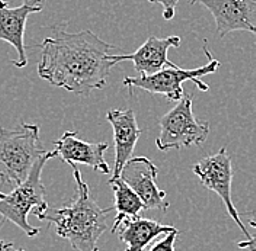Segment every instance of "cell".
<instances>
[{
  "instance_id": "1",
  "label": "cell",
  "mask_w": 256,
  "mask_h": 251,
  "mask_svg": "<svg viewBox=\"0 0 256 251\" xmlns=\"http://www.w3.org/2000/svg\"><path fill=\"white\" fill-rule=\"evenodd\" d=\"M51 33L41 44L38 76L79 96L104 89L115 67L110 52L118 47L105 42L89 29L70 33L66 23L52 26Z\"/></svg>"
},
{
  "instance_id": "2",
  "label": "cell",
  "mask_w": 256,
  "mask_h": 251,
  "mask_svg": "<svg viewBox=\"0 0 256 251\" xmlns=\"http://www.w3.org/2000/svg\"><path fill=\"white\" fill-rule=\"evenodd\" d=\"M76 180V198L63 208H48L38 220L56 225L57 236L70 241L78 251H99L98 241L108 230L106 217L114 209L100 208L90 195L89 185L83 180L76 164H70Z\"/></svg>"
},
{
  "instance_id": "3",
  "label": "cell",
  "mask_w": 256,
  "mask_h": 251,
  "mask_svg": "<svg viewBox=\"0 0 256 251\" xmlns=\"http://www.w3.org/2000/svg\"><path fill=\"white\" fill-rule=\"evenodd\" d=\"M47 153L40 138V126L20 124L15 129L0 126V182L20 185L38 158Z\"/></svg>"
},
{
  "instance_id": "4",
  "label": "cell",
  "mask_w": 256,
  "mask_h": 251,
  "mask_svg": "<svg viewBox=\"0 0 256 251\" xmlns=\"http://www.w3.org/2000/svg\"><path fill=\"white\" fill-rule=\"evenodd\" d=\"M57 151H47L41 158L36 160L28 177L14 188L3 199H0V215L2 225L6 221L14 222L28 237H35L41 233L40 228L34 227L28 222L30 212L36 217L47 211V189L42 182V170L50 158L57 157Z\"/></svg>"
},
{
  "instance_id": "5",
  "label": "cell",
  "mask_w": 256,
  "mask_h": 251,
  "mask_svg": "<svg viewBox=\"0 0 256 251\" xmlns=\"http://www.w3.org/2000/svg\"><path fill=\"white\" fill-rule=\"evenodd\" d=\"M204 52L208 57V64L192 68V70H185L180 67H166L160 70L154 74L150 76H140V77H126L122 84L130 89V93H132V89H143L146 92L152 94H163L169 100L179 102L182 100L184 96V87L182 84L185 81H194L200 90L208 92L210 86L207 83H202L201 79L206 77L208 74L216 73L222 63L212 57L211 51L208 49V42L204 41Z\"/></svg>"
},
{
  "instance_id": "6",
  "label": "cell",
  "mask_w": 256,
  "mask_h": 251,
  "mask_svg": "<svg viewBox=\"0 0 256 251\" xmlns=\"http://www.w3.org/2000/svg\"><path fill=\"white\" fill-rule=\"evenodd\" d=\"M160 134L156 145L160 151L201 145L210 135V122L198 121L192 110V97L186 96L159 119Z\"/></svg>"
},
{
  "instance_id": "7",
  "label": "cell",
  "mask_w": 256,
  "mask_h": 251,
  "mask_svg": "<svg viewBox=\"0 0 256 251\" xmlns=\"http://www.w3.org/2000/svg\"><path fill=\"white\" fill-rule=\"evenodd\" d=\"M192 172L198 176L204 188L216 192L227 208L228 215L234 220V222L240 227L246 238H250V234L248 233V228L240 220L239 212L232 199V182H233V164L232 157L228 156L226 147H223L220 151H217L212 156L200 160L194 167Z\"/></svg>"
},
{
  "instance_id": "8",
  "label": "cell",
  "mask_w": 256,
  "mask_h": 251,
  "mask_svg": "<svg viewBox=\"0 0 256 251\" xmlns=\"http://www.w3.org/2000/svg\"><path fill=\"white\" fill-rule=\"evenodd\" d=\"M46 7V0H24L19 7H10L8 1L0 0V41L9 42L18 52L16 60L12 61L16 68L28 65L25 28L26 20L32 13H40Z\"/></svg>"
},
{
  "instance_id": "9",
  "label": "cell",
  "mask_w": 256,
  "mask_h": 251,
  "mask_svg": "<svg viewBox=\"0 0 256 251\" xmlns=\"http://www.w3.org/2000/svg\"><path fill=\"white\" fill-rule=\"evenodd\" d=\"M202 4L216 20L220 38L236 31L256 33V0H190Z\"/></svg>"
},
{
  "instance_id": "10",
  "label": "cell",
  "mask_w": 256,
  "mask_h": 251,
  "mask_svg": "<svg viewBox=\"0 0 256 251\" xmlns=\"http://www.w3.org/2000/svg\"><path fill=\"white\" fill-rule=\"evenodd\" d=\"M158 174V166L150 158L132 157L124 166L120 177L142 198L146 209L166 211L169 208V202L166 201L168 195L156 183Z\"/></svg>"
},
{
  "instance_id": "11",
  "label": "cell",
  "mask_w": 256,
  "mask_h": 251,
  "mask_svg": "<svg viewBox=\"0 0 256 251\" xmlns=\"http://www.w3.org/2000/svg\"><path fill=\"white\" fill-rule=\"evenodd\" d=\"M180 42L182 39L179 36H150L136 52L112 55V60L115 65L122 61H132L136 70L142 76H150L163 70L164 67H176V64L168 58V52L170 48L180 47Z\"/></svg>"
},
{
  "instance_id": "12",
  "label": "cell",
  "mask_w": 256,
  "mask_h": 251,
  "mask_svg": "<svg viewBox=\"0 0 256 251\" xmlns=\"http://www.w3.org/2000/svg\"><path fill=\"white\" fill-rule=\"evenodd\" d=\"M56 151L67 164H86L94 170L110 174L111 169L105 160V151L110 148L106 142H88L80 140L76 131H66L62 138L54 142Z\"/></svg>"
},
{
  "instance_id": "13",
  "label": "cell",
  "mask_w": 256,
  "mask_h": 251,
  "mask_svg": "<svg viewBox=\"0 0 256 251\" xmlns=\"http://www.w3.org/2000/svg\"><path fill=\"white\" fill-rule=\"evenodd\" d=\"M106 119L112 125L115 140V167L111 179H116L128 160L132 158L142 129L138 128L136 112L132 109H112L106 113Z\"/></svg>"
},
{
  "instance_id": "14",
  "label": "cell",
  "mask_w": 256,
  "mask_h": 251,
  "mask_svg": "<svg viewBox=\"0 0 256 251\" xmlns=\"http://www.w3.org/2000/svg\"><path fill=\"white\" fill-rule=\"evenodd\" d=\"M116 231L121 241L127 244V249L124 251H144V249L150 246V243L160 234H169L176 231V228L138 215L124 218Z\"/></svg>"
},
{
  "instance_id": "15",
  "label": "cell",
  "mask_w": 256,
  "mask_h": 251,
  "mask_svg": "<svg viewBox=\"0 0 256 251\" xmlns=\"http://www.w3.org/2000/svg\"><path fill=\"white\" fill-rule=\"evenodd\" d=\"M108 183L111 185L115 196L114 209L116 211V217L112 225V233H116L120 224L127 217H138L140 212L146 209L142 198L131 189L127 182H124L121 177L110 179Z\"/></svg>"
},
{
  "instance_id": "16",
  "label": "cell",
  "mask_w": 256,
  "mask_h": 251,
  "mask_svg": "<svg viewBox=\"0 0 256 251\" xmlns=\"http://www.w3.org/2000/svg\"><path fill=\"white\" fill-rule=\"evenodd\" d=\"M179 236V231H172L169 234H166V237L160 241H156L150 251H175V241Z\"/></svg>"
},
{
  "instance_id": "17",
  "label": "cell",
  "mask_w": 256,
  "mask_h": 251,
  "mask_svg": "<svg viewBox=\"0 0 256 251\" xmlns=\"http://www.w3.org/2000/svg\"><path fill=\"white\" fill-rule=\"evenodd\" d=\"M147 1L163 6V19L164 20H172L175 17L176 6H178L179 0H147Z\"/></svg>"
},
{
  "instance_id": "18",
  "label": "cell",
  "mask_w": 256,
  "mask_h": 251,
  "mask_svg": "<svg viewBox=\"0 0 256 251\" xmlns=\"http://www.w3.org/2000/svg\"><path fill=\"white\" fill-rule=\"evenodd\" d=\"M238 246H239L240 249H248L249 251H256V234L250 237V238H246L243 241H239Z\"/></svg>"
},
{
  "instance_id": "19",
  "label": "cell",
  "mask_w": 256,
  "mask_h": 251,
  "mask_svg": "<svg viewBox=\"0 0 256 251\" xmlns=\"http://www.w3.org/2000/svg\"><path fill=\"white\" fill-rule=\"evenodd\" d=\"M0 251H25L24 249H18L15 247L14 243H9V241H4V240H0Z\"/></svg>"
},
{
  "instance_id": "20",
  "label": "cell",
  "mask_w": 256,
  "mask_h": 251,
  "mask_svg": "<svg viewBox=\"0 0 256 251\" xmlns=\"http://www.w3.org/2000/svg\"><path fill=\"white\" fill-rule=\"evenodd\" d=\"M249 224H250L252 227H255V228H256V212L254 214V215H252V217H250V220H249Z\"/></svg>"
},
{
  "instance_id": "21",
  "label": "cell",
  "mask_w": 256,
  "mask_h": 251,
  "mask_svg": "<svg viewBox=\"0 0 256 251\" xmlns=\"http://www.w3.org/2000/svg\"><path fill=\"white\" fill-rule=\"evenodd\" d=\"M6 196V193H3V192H0V199H3Z\"/></svg>"
}]
</instances>
